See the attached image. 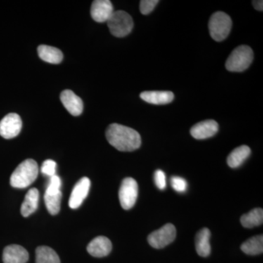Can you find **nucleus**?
<instances>
[{
  "label": "nucleus",
  "instance_id": "f257e3e1",
  "mask_svg": "<svg viewBox=\"0 0 263 263\" xmlns=\"http://www.w3.org/2000/svg\"><path fill=\"white\" fill-rule=\"evenodd\" d=\"M105 136L108 143L120 152H133L141 147V137L139 133L122 124H110Z\"/></svg>",
  "mask_w": 263,
  "mask_h": 263
},
{
  "label": "nucleus",
  "instance_id": "f03ea898",
  "mask_svg": "<svg viewBox=\"0 0 263 263\" xmlns=\"http://www.w3.org/2000/svg\"><path fill=\"white\" fill-rule=\"evenodd\" d=\"M38 164L32 159L23 161L10 176V185L13 187L24 189L32 184L38 176Z\"/></svg>",
  "mask_w": 263,
  "mask_h": 263
},
{
  "label": "nucleus",
  "instance_id": "7ed1b4c3",
  "mask_svg": "<svg viewBox=\"0 0 263 263\" xmlns=\"http://www.w3.org/2000/svg\"><path fill=\"white\" fill-rule=\"evenodd\" d=\"M254 53L248 46H240L230 53L226 63L227 70L230 72H243L253 61Z\"/></svg>",
  "mask_w": 263,
  "mask_h": 263
},
{
  "label": "nucleus",
  "instance_id": "20e7f679",
  "mask_svg": "<svg viewBox=\"0 0 263 263\" xmlns=\"http://www.w3.org/2000/svg\"><path fill=\"white\" fill-rule=\"evenodd\" d=\"M231 28V18L224 12H216L211 17L209 29L214 41L221 42L226 40L229 35Z\"/></svg>",
  "mask_w": 263,
  "mask_h": 263
},
{
  "label": "nucleus",
  "instance_id": "39448f33",
  "mask_svg": "<svg viewBox=\"0 0 263 263\" xmlns=\"http://www.w3.org/2000/svg\"><path fill=\"white\" fill-rule=\"evenodd\" d=\"M107 23L110 33L117 37H124L128 35L134 26L131 15L123 10L114 11Z\"/></svg>",
  "mask_w": 263,
  "mask_h": 263
},
{
  "label": "nucleus",
  "instance_id": "423d86ee",
  "mask_svg": "<svg viewBox=\"0 0 263 263\" xmlns=\"http://www.w3.org/2000/svg\"><path fill=\"white\" fill-rule=\"evenodd\" d=\"M138 195V185L133 178H126L121 183L119 198L121 205L124 210H129L134 206Z\"/></svg>",
  "mask_w": 263,
  "mask_h": 263
},
{
  "label": "nucleus",
  "instance_id": "0eeeda50",
  "mask_svg": "<svg viewBox=\"0 0 263 263\" xmlns=\"http://www.w3.org/2000/svg\"><path fill=\"white\" fill-rule=\"evenodd\" d=\"M176 237V229L174 224H164L148 236V242L153 248L162 249L172 243Z\"/></svg>",
  "mask_w": 263,
  "mask_h": 263
},
{
  "label": "nucleus",
  "instance_id": "6e6552de",
  "mask_svg": "<svg viewBox=\"0 0 263 263\" xmlns=\"http://www.w3.org/2000/svg\"><path fill=\"white\" fill-rule=\"evenodd\" d=\"M22 121L17 114L10 113L0 122V136L5 139H11L18 136L22 130Z\"/></svg>",
  "mask_w": 263,
  "mask_h": 263
},
{
  "label": "nucleus",
  "instance_id": "1a4fd4ad",
  "mask_svg": "<svg viewBox=\"0 0 263 263\" xmlns=\"http://www.w3.org/2000/svg\"><path fill=\"white\" fill-rule=\"evenodd\" d=\"M91 181L89 178L84 177L79 180L71 193L69 200V206L72 209H76L81 206L83 201L89 194Z\"/></svg>",
  "mask_w": 263,
  "mask_h": 263
},
{
  "label": "nucleus",
  "instance_id": "9d476101",
  "mask_svg": "<svg viewBox=\"0 0 263 263\" xmlns=\"http://www.w3.org/2000/svg\"><path fill=\"white\" fill-rule=\"evenodd\" d=\"M114 12V6L110 0H95L91 5V18L98 23L108 22Z\"/></svg>",
  "mask_w": 263,
  "mask_h": 263
},
{
  "label": "nucleus",
  "instance_id": "9b49d317",
  "mask_svg": "<svg viewBox=\"0 0 263 263\" xmlns=\"http://www.w3.org/2000/svg\"><path fill=\"white\" fill-rule=\"evenodd\" d=\"M60 100L71 115L78 117L82 114L84 110V103L82 100L73 91L69 89L64 90L60 95Z\"/></svg>",
  "mask_w": 263,
  "mask_h": 263
},
{
  "label": "nucleus",
  "instance_id": "f8f14e48",
  "mask_svg": "<svg viewBox=\"0 0 263 263\" xmlns=\"http://www.w3.org/2000/svg\"><path fill=\"white\" fill-rule=\"evenodd\" d=\"M219 130V124L216 121L205 120L197 123L190 129V133L194 138L197 140L206 139L215 136Z\"/></svg>",
  "mask_w": 263,
  "mask_h": 263
},
{
  "label": "nucleus",
  "instance_id": "ddd939ff",
  "mask_svg": "<svg viewBox=\"0 0 263 263\" xmlns=\"http://www.w3.org/2000/svg\"><path fill=\"white\" fill-rule=\"evenodd\" d=\"M28 259V252L22 246L9 245L3 251V260L4 263H26Z\"/></svg>",
  "mask_w": 263,
  "mask_h": 263
},
{
  "label": "nucleus",
  "instance_id": "4468645a",
  "mask_svg": "<svg viewBox=\"0 0 263 263\" xmlns=\"http://www.w3.org/2000/svg\"><path fill=\"white\" fill-rule=\"evenodd\" d=\"M111 250V241L105 236L97 237L87 246V252L95 257H106Z\"/></svg>",
  "mask_w": 263,
  "mask_h": 263
},
{
  "label": "nucleus",
  "instance_id": "2eb2a0df",
  "mask_svg": "<svg viewBox=\"0 0 263 263\" xmlns=\"http://www.w3.org/2000/svg\"><path fill=\"white\" fill-rule=\"evenodd\" d=\"M142 100L154 105H166L174 100V93L169 91H143L140 95Z\"/></svg>",
  "mask_w": 263,
  "mask_h": 263
},
{
  "label": "nucleus",
  "instance_id": "dca6fc26",
  "mask_svg": "<svg viewBox=\"0 0 263 263\" xmlns=\"http://www.w3.org/2000/svg\"><path fill=\"white\" fill-rule=\"evenodd\" d=\"M211 232L208 228H202L195 236V248L199 256L209 257L212 252L210 245Z\"/></svg>",
  "mask_w": 263,
  "mask_h": 263
},
{
  "label": "nucleus",
  "instance_id": "f3484780",
  "mask_svg": "<svg viewBox=\"0 0 263 263\" xmlns=\"http://www.w3.org/2000/svg\"><path fill=\"white\" fill-rule=\"evenodd\" d=\"M38 200H39V191L37 189L32 188L29 190L21 207L22 215L24 217H27L35 212L38 206Z\"/></svg>",
  "mask_w": 263,
  "mask_h": 263
},
{
  "label": "nucleus",
  "instance_id": "a211bd4d",
  "mask_svg": "<svg viewBox=\"0 0 263 263\" xmlns=\"http://www.w3.org/2000/svg\"><path fill=\"white\" fill-rule=\"evenodd\" d=\"M38 55L43 61L51 64L61 63L63 60V53L59 48L53 46L41 45L37 48Z\"/></svg>",
  "mask_w": 263,
  "mask_h": 263
},
{
  "label": "nucleus",
  "instance_id": "6ab92c4d",
  "mask_svg": "<svg viewBox=\"0 0 263 263\" xmlns=\"http://www.w3.org/2000/svg\"><path fill=\"white\" fill-rule=\"evenodd\" d=\"M250 154V148L245 145L235 148L228 156V160H227L228 165L232 168H237V167H240L248 158Z\"/></svg>",
  "mask_w": 263,
  "mask_h": 263
},
{
  "label": "nucleus",
  "instance_id": "aec40b11",
  "mask_svg": "<svg viewBox=\"0 0 263 263\" xmlns=\"http://www.w3.org/2000/svg\"><path fill=\"white\" fill-rule=\"evenodd\" d=\"M263 222V210L260 208L252 209L240 217V223L246 228H253Z\"/></svg>",
  "mask_w": 263,
  "mask_h": 263
},
{
  "label": "nucleus",
  "instance_id": "412c9836",
  "mask_svg": "<svg viewBox=\"0 0 263 263\" xmlns=\"http://www.w3.org/2000/svg\"><path fill=\"white\" fill-rule=\"evenodd\" d=\"M242 252L248 255H257L263 252L262 235L252 237L246 240L240 247Z\"/></svg>",
  "mask_w": 263,
  "mask_h": 263
},
{
  "label": "nucleus",
  "instance_id": "4be33fe9",
  "mask_svg": "<svg viewBox=\"0 0 263 263\" xmlns=\"http://www.w3.org/2000/svg\"><path fill=\"white\" fill-rule=\"evenodd\" d=\"M35 254V263H60V259L57 252L46 246L37 247Z\"/></svg>",
  "mask_w": 263,
  "mask_h": 263
},
{
  "label": "nucleus",
  "instance_id": "5701e85b",
  "mask_svg": "<svg viewBox=\"0 0 263 263\" xmlns=\"http://www.w3.org/2000/svg\"><path fill=\"white\" fill-rule=\"evenodd\" d=\"M62 197V192L56 194V195H48V194L45 193V204H46L48 212L51 215H57L60 212V207H61Z\"/></svg>",
  "mask_w": 263,
  "mask_h": 263
},
{
  "label": "nucleus",
  "instance_id": "b1692460",
  "mask_svg": "<svg viewBox=\"0 0 263 263\" xmlns=\"http://www.w3.org/2000/svg\"><path fill=\"white\" fill-rule=\"evenodd\" d=\"M61 179L58 176H52L50 178L49 183H48V187L46 189V194L48 195H56L61 193Z\"/></svg>",
  "mask_w": 263,
  "mask_h": 263
},
{
  "label": "nucleus",
  "instance_id": "393cba45",
  "mask_svg": "<svg viewBox=\"0 0 263 263\" xmlns=\"http://www.w3.org/2000/svg\"><path fill=\"white\" fill-rule=\"evenodd\" d=\"M57 163L52 160L44 161L41 167V172L45 176H49L50 178L56 175Z\"/></svg>",
  "mask_w": 263,
  "mask_h": 263
},
{
  "label": "nucleus",
  "instance_id": "a878e982",
  "mask_svg": "<svg viewBox=\"0 0 263 263\" xmlns=\"http://www.w3.org/2000/svg\"><path fill=\"white\" fill-rule=\"evenodd\" d=\"M158 0H142L140 3V10L143 15H148L158 4Z\"/></svg>",
  "mask_w": 263,
  "mask_h": 263
},
{
  "label": "nucleus",
  "instance_id": "bb28decb",
  "mask_svg": "<svg viewBox=\"0 0 263 263\" xmlns=\"http://www.w3.org/2000/svg\"><path fill=\"white\" fill-rule=\"evenodd\" d=\"M171 183L173 189L178 193H183L187 188V183H186V180L179 177V176H174L171 178Z\"/></svg>",
  "mask_w": 263,
  "mask_h": 263
},
{
  "label": "nucleus",
  "instance_id": "cd10ccee",
  "mask_svg": "<svg viewBox=\"0 0 263 263\" xmlns=\"http://www.w3.org/2000/svg\"><path fill=\"white\" fill-rule=\"evenodd\" d=\"M155 182L156 186L160 190H164L166 188V176L163 171L157 170L155 173Z\"/></svg>",
  "mask_w": 263,
  "mask_h": 263
},
{
  "label": "nucleus",
  "instance_id": "c85d7f7f",
  "mask_svg": "<svg viewBox=\"0 0 263 263\" xmlns=\"http://www.w3.org/2000/svg\"><path fill=\"white\" fill-rule=\"evenodd\" d=\"M252 5L254 9L262 12L263 10V1L262 0H254L252 1Z\"/></svg>",
  "mask_w": 263,
  "mask_h": 263
}]
</instances>
